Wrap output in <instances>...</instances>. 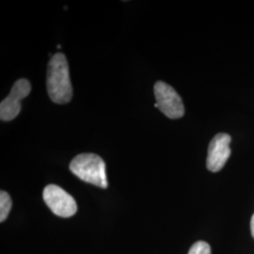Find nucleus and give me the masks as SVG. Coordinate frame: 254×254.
Returning <instances> with one entry per match:
<instances>
[{"label": "nucleus", "mask_w": 254, "mask_h": 254, "mask_svg": "<svg viewBox=\"0 0 254 254\" xmlns=\"http://www.w3.org/2000/svg\"><path fill=\"white\" fill-rule=\"evenodd\" d=\"M188 254H211V248L208 243L204 241H198L191 246Z\"/></svg>", "instance_id": "nucleus-8"}, {"label": "nucleus", "mask_w": 254, "mask_h": 254, "mask_svg": "<svg viewBox=\"0 0 254 254\" xmlns=\"http://www.w3.org/2000/svg\"><path fill=\"white\" fill-rule=\"evenodd\" d=\"M31 91V85L27 79L21 78L14 83L9 96L0 104V119L9 122L16 118L21 111L20 102L27 97Z\"/></svg>", "instance_id": "nucleus-5"}, {"label": "nucleus", "mask_w": 254, "mask_h": 254, "mask_svg": "<svg viewBox=\"0 0 254 254\" xmlns=\"http://www.w3.org/2000/svg\"><path fill=\"white\" fill-rule=\"evenodd\" d=\"M231 136L226 133H219L213 137L206 159V167L210 172L218 173L225 166L231 155Z\"/></svg>", "instance_id": "nucleus-6"}, {"label": "nucleus", "mask_w": 254, "mask_h": 254, "mask_svg": "<svg viewBox=\"0 0 254 254\" xmlns=\"http://www.w3.org/2000/svg\"><path fill=\"white\" fill-rule=\"evenodd\" d=\"M11 199L6 191L0 192V221L3 222L9 216V211L11 209Z\"/></svg>", "instance_id": "nucleus-7"}, {"label": "nucleus", "mask_w": 254, "mask_h": 254, "mask_svg": "<svg viewBox=\"0 0 254 254\" xmlns=\"http://www.w3.org/2000/svg\"><path fill=\"white\" fill-rule=\"evenodd\" d=\"M70 171L82 181L107 189L109 184L106 174V163L98 154H80L70 163Z\"/></svg>", "instance_id": "nucleus-2"}, {"label": "nucleus", "mask_w": 254, "mask_h": 254, "mask_svg": "<svg viewBox=\"0 0 254 254\" xmlns=\"http://www.w3.org/2000/svg\"><path fill=\"white\" fill-rule=\"evenodd\" d=\"M251 231H252V235L254 238V214L252 217V220H251Z\"/></svg>", "instance_id": "nucleus-9"}, {"label": "nucleus", "mask_w": 254, "mask_h": 254, "mask_svg": "<svg viewBox=\"0 0 254 254\" xmlns=\"http://www.w3.org/2000/svg\"><path fill=\"white\" fill-rule=\"evenodd\" d=\"M46 86L49 97L56 104L64 105L72 99L73 88L69 65L64 54L57 53L49 61Z\"/></svg>", "instance_id": "nucleus-1"}, {"label": "nucleus", "mask_w": 254, "mask_h": 254, "mask_svg": "<svg viewBox=\"0 0 254 254\" xmlns=\"http://www.w3.org/2000/svg\"><path fill=\"white\" fill-rule=\"evenodd\" d=\"M154 107L159 109L168 118H182L185 114V107L180 95L172 86L163 81L154 84Z\"/></svg>", "instance_id": "nucleus-3"}, {"label": "nucleus", "mask_w": 254, "mask_h": 254, "mask_svg": "<svg viewBox=\"0 0 254 254\" xmlns=\"http://www.w3.org/2000/svg\"><path fill=\"white\" fill-rule=\"evenodd\" d=\"M44 200L56 216L70 218L77 211V204L73 197L56 185H48L44 190Z\"/></svg>", "instance_id": "nucleus-4"}]
</instances>
